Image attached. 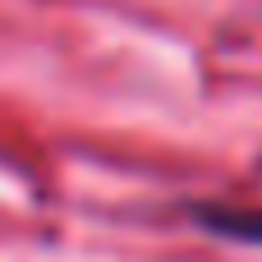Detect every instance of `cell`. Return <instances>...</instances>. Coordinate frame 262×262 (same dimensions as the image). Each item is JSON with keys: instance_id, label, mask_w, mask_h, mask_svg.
Listing matches in <instances>:
<instances>
[{"instance_id": "cell-1", "label": "cell", "mask_w": 262, "mask_h": 262, "mask_svg": "<svg viewBox=\"0 0 262 262\" xmlns=\"http://www.w3.org/2000/svg\"><path fill=\"white\" fill-rule=\"evenodd\" d=\"M184 221L198 226L212 239L262 249V203H221V198H198L184 203Z\"/></svg>"}]
</instances>
